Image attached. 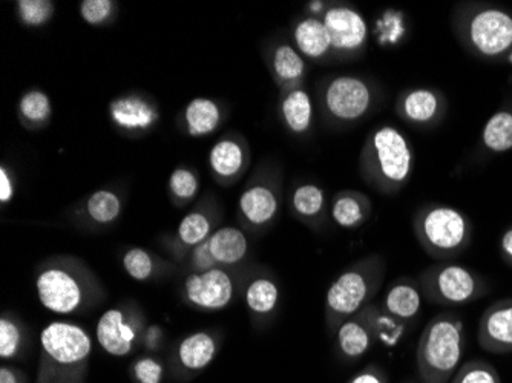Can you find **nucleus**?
I'll list each match as a JSON object with an SVG mask.
<instances>
[{
  "label": "nucleus",
  "mask_w": 512,
  "mask_h": 383,
  "mask_svg": "<svg viewBox=\"0 0 512 383\" xmlns=\"http://www.w3.org/2000/svg\"><path fill=\"white\" fill-rule=\"evenodd\" d=\"M451 33L477 59L500 62L512 51V11L502 5L465 0L454 5Z\"/></svg>",
  "instance_id": "nucleus-1"
},
{
  "label": "nucleus",
  "mask_w": 512,
  "mask_h": 383,
  "mask_svg": "<svg viewBox=\"0 0 512 383\" xmlns=\"http://www.w3.org/2000/svg\"><path fill=\"white\" fill-rule=\"evenodd\" d=\"M413 146L404 132L393 125L376 126L365 138L359 155L362 180L379 194H401L414 174Z\"/></svg>",
  "instance_id": "nucleus-2"
},
{
  "label": "nucleus",
  "mask_w": 512,
  "mask_h": 383,
  "mask_svg": "<svg viewBox=\"0 0 512 383\" xmlns=\"http://www.w3.org/2000/svg\"><path fill=\"white\" fill-rule=\"evenodd\" d=\"M92 339L73 322L56 321L40 333L37 383H85Z\"/></svg>",
  "instance_id": "nucleus-3"
},
{
  "label": "nucleus",
  "mask_w": 512,
  "mask_h": 383,
  "mask_svg": "<svg viewBox=\"0 0 512 383\" xmlns=\"http://www.w3.org/2000/svg\"><path fill=\"white\" fill-rule=\"evenodd\" d=\"M387 275V261L378 253H371L339 273L325 293V322L330 333L347 319L358 315L381 292Z\"/></svg>",
  "instance_id": "nucleus-4"
},
{
  "label": "nucleus",
  "mask_w": 512,
  "mask_h": 383,
  "mask_svg": "<svg viewBox=\"0 0 512 383\" xmlns=\"http://www.w3.org/2000/svg\"><path fill=\"white\" fill-rule=\"evenodd\" d=\"M465 324L454 313H439L422 330L416 348L417 376L421 383H450L462 367Z\"/></svg>",
  "instance_id": "nucleus-5"
},
{
  "label": "nucleus",
  "mask_w": 512,
  "mask_h": 383,
  "mask_svg": "<svg viewBox=\"0 0 512 383\" xmlns=\"http://www.w3.org/2000/svg\"><path fill=\"white\" fill-rule=\"evenodd\" d=\"M421 249L436 262L453 261L470 249L474 226L467 213L445 204H425L413 215Z\"/></svg>",
  "instance_id": "nucleus-6"
},
{
  "label": "nucleus",
  "mask_w": 512,
  "mask_h": 383,
  "mask_svg": "<svg viewBox=\"0 0 512 383\" xmlns=\"http://www.w3.org/2000/svg\"><path fill=\"white\" fill-rule=\"evenodd\" d=\"M385 89L362 76H336L325 82L321 105L325 117L341 126H352L381 109Z\"/></svg>",
  "instance_id": "nucleus-7"
},
{
  "label": "nucleus",
  "mask_w": 512,
  "mask_h": 383,
  "mask_svg": "<svg viewBox=\"0 0 512 383\" xmlns=\"http://www.w3.org/2000/svg\"><path fill=\"white\" fill-rule=\"evenodd\" d=\"M424 298L442 307L473 304L490 293V282L482 273L456 262H434L417 276Z\"/></svg>",
  "instance_id": "nucleus-8"
},
{
  "label": "nucleus",
  "mask_w": 512,
  "mask_h": 383,
  "mask_svg": "<svg viewBox=\"0 0 512 383\" xmlns=\"http://www.w3.org/2000/svg\"><path fill=\"white\" fill-rule=\"evenodd\" d=\"M40 304L56 315H73L88 302L92 287L85 273L71 264L54 262L40 270L36 279Z\"/></svg>",
  "instance_id": "nucleus-9"
},
{
  "label": "nucleus",
  "mask_w": 512,
  "mask_h": 383,
  "mask_svg": "<svg viewBox=\"0 0 512 383\" xmlns=\"http://www.w3.org/2000/svg\"><path fill=\"white\" fill-rule=\"evenodd\" d=\"M281 209V186L278 178L269 171L253 178L238 201L241 223L250 232H263L278 220Z\"/></svg>",
  "instance_id": "nucleus-10"
},
{
  "label": "nucleus",
  "mask_w": 512,
  "mask_h": 383,
  "mask_svg": "<svg viewBox=\"0 0 512 383\" xmlns=\"http://www.w3.org/2000/svg\"><path fill=\"white\" fill-rule=\"evenodd\" d=\"M322 20L332 39L333 54L342 59H356L365 53L370 28L361 11L347 4L330 5Z\"/></svg>",
  "instance_id": "nucleus-11"
},
{
  "label": "nucleus",
  "mask_w": 512,
  "mask_h": 383,
  "mask_svg": "<svg viewBox=\"0 0 512 383\" xmlns=\"http://www.w3.org/2000/svg\"><path fill=\"white\" fill-rule=\"evenodd\" d=\"M444 92L431 86H416L399 92L394 100V112L402 122L421 131H431L442 125L448 114Z\"/></svg>",
  "instance_id": "nucleus-12"
},
{
  "label": "nucleus",
  "mask_w": 512,
  "mask_h": 383,
  "mask_svg": "<svg viewBox=\"0 0 512 383\" xmlns=\"http://www.w3.org/2000/svg\"><path fill=\"white\" fill-rule=\"evenodd\" d=\"M237 282L223 267L194 272L184 281V298L189 304L204 311H220L235 299Z\"/></svg>",
  "instance_id": "nucleus-13"
},
{
  "label": "nucleus",
  "mask_w": 512,
  "mask_h": 383,
  "mask_svg": "<svg viewBox=\"0 0 512 383\" xmlns=\"http://www.w3.org/2000/svg\"><path fill=\"white\" fill-rule=\"evenodd\" d=\"M140 331L138 319L126 315L122 308H109L97 324V342L111 356L125 357L134 351Z\"/></svg>",
  "instance_id": "nucleus-14"
},
{
  "label": "nucleus",
  "mask_w": 512,
  "mask_h": 383,
  "mask_svg": "<svg viewBox=\"0 0 512 383\" xmlns=\"http://www.w3.org/2000/svg\"><path fill=\"white\" fill-rule=\"evenodd\" d=\"M477 342L491 354L512 353V298L499 299L483 311Z\"/></svg>",
  "instance_id": "nucleus-15"
},
{
  "label": "nucleus",
  "mask_w": 512,
  "mask_h": 383,
  "mask_svg": "<svg viewBox=\"0 0 512 383\" xmlns=\"http://www.w3.org/2000/svg\"><path fill=\"white\" fill-rule=\"evenodd\" d=\"M375 344L370 305L359 311L358 315L347 319L335 333L336 354L345 362H358L370 353Z\"/></svg>",
  "instance_id": "nucleus-16"
},
{
  "label": "nucleus",
  "mask_w": 512,
  "mask_h": 383,
  "mask_svg": "<svg viewBox=\"0 0 512 383\" xmlns=\"http://www.w3.org/2000/svg\"><path fill=\"white\" fill-rule=\"evenodd\" d=\"M421 285L411 276H399L388 285L381 307L388 315L399 321L411 325L421 315L422 301H424Z\"/></svg>",
  "instance_id": "nucleus-17"
},
{
  "label": "nucleus",
  "mask_w": 512,
  "mask_h": 383,
  "mask_svg": "<svg viewBox=\"0 0 512 383\" xmlns=\"http://www.w3.org/2000/svg\"><path fill=\"white\" fill-rule=\"evenodd\" d=\"M267 65L281 91L301 88L307 76L306 59L292 43H276L267 54Z\"/></svg>",
  "instance_id": "nucleus-18"
},
{
  "label": "nucleus",
  "mask_w": 512,
  "mask_h": 383,
  "mask_svg": "<svg viewBox=\"0 0 512 383\" xmlns=\"http://www.w3.org/2000/svg\"><path fill=\"white\" fill-rule=\"evenodd\" d=\"M244 299H246L253 324L261 325L269 322V319L275 315L281 299V290L272 273H253L246 284Z\"/></svg>",
  "instance_id": "nucleus-19"
},
{
  "label": "nucleus",
  "mask_w": 512,
  "mask_h": 383,
  "mask_svg": "<svg viewBox=\"0 0 512 383\" xmlns=\"http://www.w3.org/2000/svg\"><path fill=\"white\" fill-rule=\"evenodd\" d=\"M212 172L226 183L237 181L249 166V148L244 138L226 137L209 154Z\"/></svg>",
  "instance_id": "nucleus-20"
},
{
  "label": "nucleus",
  "mask_w": 512,
  "mask_h": 383,
  "mask_svg": "<svg viewBox=\"0 0 512 383\" xmlns=\"http://www.w3.org/2000/svg\"><path fill=\"white\" fill-rule=\"evenodd\" d=\"M279 118L290 134L296 137L309 134L315 120V108L309 92L302 86L283 91L279 99Z\"/></svg>",
  "instance_id": "nucleus-21"
},
{
  "label": "nucleus",
  "mask_w": 512,
  "mask_h": 383,
  "mask_svg": "<svg viewBox=\"0 0 512 383\" xmlns=\"http://www.w3.org/2000/svg\"><path fill=\"white\" fill-rule=\"evenodd\" d=\"M293 43L304 59L322 60L332 56V39L321 17H302L293 28Z\"/></svg>",
  "instance_id": "nucleus-22"
},
{
  "label": "nucleus",
  "mask_w": 512,
  "mask_h": 383,
  "mask_svg": "<svg viewBox=\"0 0 512 383\" xmlns=\"http://www.w3.org/2000/svg\"><path fill=\"white\" fill-rule=\"evenodd\" d=\"M109 117L126 131H146L158 122V111L137 95H126L109 105Z\"/></svg>",
  "instance_id": "nucleus-23"
},
{
  "label": "nucleus",
  "mask_w": 512,
  "mask_h": 383,
  "mask_svg": "<svg viewBox=\"0 0 512 383\" xmlns=\"http://www.w3.org/2000/svg\"><path fill=\"white\" fill-rule=\"evenodd\" d=\"M373 215L370 197L358 190H342L330 204V217L345 230L361 229Z\"/></svg>",
  "instance_id": "nucleus-24"
},
{
  "label": "nucleus",
  "mask_w": 512,
  "mask_h": 383,
  "mask_svg": "<svg viewBox=\"0 0 512 383\" xmlns=\"http://www.w3.org/2000/svg\"><path fill=\"white\" fill-rule=\"evenodd\" d=\"M218 353V341L209 331L189 334L178 344L177 361L184 371L200 373L214 362Z\"/></svg>",
  "instance_id": "nucleus-25"
},
{
  "label": "nucleus",
  "mask_w": 512,
  "mask_h": 383,
  "mask_svg": "<svg viewBox=\"0 0 512 383\" xmlns=\"http://www.w3.org/2000/svg\"><path fill=\"white\" fill-rule=\"evenodd\" d=\"M209 249L218 267H235L249 255V239L238 227H221L209 239Z\"/></svg>",
  "instance_id": "nucleus-26"
},
{
  "label": "nucleus",
  "mask_w": 512,
  "mask_h": 383,
  "mask_svg": "<svg viewBox=\"0 0 512 383\" xmlns=\"http://www.w3.org/2000/svg\"><path fill=\"white\" fill-rule=\"evenodd\" d=\"M290 209L302 223L318 227L324 220L327 210L324 189L316 183L298 184L290 195Z\"/></svg>",
  "instance_id": "nucleus-27"
},
{
  "label": "nucleus",
  "mask_w": 512,
  "mask_h": 383,
  "mask_svg": "<svg viewBox=\"0 0 512 383\" xmlns=\"http://www.w3.org/2000/svg\"><path fill=\"white\" fill-rule=\"evenodd\" d=\"M482 148L490 154L499 155L512 151V108L505 106L494 112L482 129Z\"/></svg>",
  "instance_id": "nucleus-28"
},
{
  "label": "nucleus",
  "mask_w": 512,
  "mask_h": 383,
  "mask_svg": "<svg viewBox=\"0 0 512 383\" xmlns=\"http://www.w3.org/2000/svg\"><path fill=\"white\" fill-rule=\"evenodd\" d=\"M221 109L214 100L198 99L191 100L184 111V123L191 137H204L212 134L221 123Z\"/></svg>",
  "instance_id": "nucleus-29"
},
{
  "label": "nucleus",
  "mask_w": 512,
  "mask_h": 383,
  "mask_svg": "<svg viewBox=\"0 0 512 383\" xmlns=\"http://www.w3.org/2000/svg\"><path fill=\"white\" fill-rule=\"evenodd\" d=\"M371 325L375 331L376 342L385 347H396L407 333L408 325L388 315L381 305L370 304Z\"/></svg>",
  "instance_id": "nucleus-30"
},
{
  "label": "nucleus",
  "mask_w": 512,
  "mask_h": 383,
  "mask_svg": "<svg viewBox=\"0 0 512 383\" xmlns=\"http://www.w3.org/2000/svg\"><path fill=\"white\" fill-rule=\"evenodd\" d=\"M407 33L408 23L404 11L388 8L376 19L375 36L384 48L404 42Z\"/></svg>",
  "instance_id": "nucleus-31"
},
{
  "label": "nucleus",
  "mask_w": 512,
  "mask_h": 383,
  "mask_svg": "<svg viewBox=\"0 0 512 383\" xmlns=\"http://www.w3.org/2000/svg\"><path fill=\"white\" fill-rule=\"evenodd\" d=\"M86 213L94 223L112 224L122 213V200L112 190H97L86 201Z\"/></svg>",
  "instance_id": "nucleus-32"
},
{
  "label": "nucleus",
  "mask_w": 512,
  "mask_h": 383,
  "mask_svg": "<svg viewBox=\"0 0 512 383\" xmlns=\"http://www.w3.org/2000/svg\"><path fill=\"white\" fill-rule=\"evenodd\" d=\"M211 218L203 212H192L178 224L177 239L184 247H197L212 235Z\"/></svg>",
  "instance_id": "nucleus-33"
},
{
  "label": "nucleus",
  "mask_w": 512,
  "mask_h": 383,
  "mask_svg": "<svg viewBox=\"0 0 512 383\" xmlns=\"http://www.w3.org/2000/svg\"><path fill=\"white\" fill-rule=\"evenodd\" d=\"M51 100L39 89L28 91L19 102V112L23 120L31 126L45 125L51 117Z\"/></svg>",
  "instance_id": "nucleus-34"
},
{
  "label": "nucleus",
  "mask_w": 512,
  "mask_h": 383,
  "mask_svg": "<svg viewBox=\"0 0 512 383\" xmlns=\"http://www.w3.org/2000/svg\"><path fill=\"white\" fill-rule=\"evenodd\" d=\"M450 383H503L499 370L485 359H471L454 374Z\"/></svg>",
  "instance_id": "nucleus-35"
},
{
  "label": "nucleus",
  "mask_w": 512,
  "mask_h": 383,
  "mask_svg": "<svg viewBox=\"0 0 512 383\" xmlns=\"http://www.w3.org/2000/svg\"><path fill=\"white\" fill-rule=\"evenodd\" d=\"M123 269L135 281H148L155 272V261L148 250L132 247L123 256Z\"/></svg>",
  "instance_id": "nucleus-36"
},
{
  "label": "nucleus",
  "mask_w": 512,
  "mask_h": 383,
  "mask_svg": "<svg viewBox=\"0 0 512 383\" xmlns=\"http://www.w3.org/2000/svg\"><path fill=\"white\" fill-rule=\"evenodd\" d=\"M54 13L53 2L46 0H19L17 2V14L20 22L27 27H43L50 22Z\"/></svg>",
  "instance_id": "nucleus-37"
},
{
  "label": "nucleus",
  "mask_w": 512,
  "mask_h": 383,
  "mask_svg": "<svg viewBox=\"0 0 512 383\" xmlns=\"http://www.w3.org/2000/svg\"><path fill=\"white\" fill-rule=\"evenodd\" d=\"M23 333L17 322L10 318L0 319V357L14 359L22 350Z\"/></svg>",
  "instance_id": "nucleus-38"
},
{
  "label": "nucleus",
  "mask_w": 512,
  "mask_h": 383,
  "mask_svg": "<svg viewBox=\"0 0 512 383\" xmlns=\"http://www.w3.org/2000/svg\"><path fill=\"white\" fill-rule=\"evenodd\" d=\"M169 190L177 200L191 201L198 194V178L186 167H178L169 177Z\"/></svg>",
  "instance_id": "nucleus-39"
},
{
  "label": "nucleus",
  "mask_w": 512,
  "mask_h": 383,
  "mask_svg": "<svg viewBox=\"0 0 512 383\" xmlns=\"http://www.w3.org/2000/svg\"><path fill=\"white\" fill-rule=\"evenodd\" d=\"M165 368L154 357H140L132 365V377L137 383H161Z\"/></svg>",
  "instance_id": "nucleus-40"
},
{
  "label": "nucleus",
  "mask_w": 512,
  "mask_h": 383,
  "mask_svg": "<svg viewBox=\"0 0 512 383\" xmlns=\"http://www.w3.org/2000/svg\"><path fill=\"white\" fill-rule=\"evenodd\" d=\"M114 11L111 0H85L80 4V16L89 25H102Z\"/></svg>",
  "instance_id": "nucleus-41"
},
{
  "label": "nucleus",
  "mask_w": 512,
  "mask_h": 383,
  "mask_svg": "<svg viewBox=\"0 0 512 383\" xmlns=\"http://www.w3.org/2000/svg\"><path fill=\"white\" fill-rule=\"evenodd\" d=\"M191 262L195 272H206V270L218 267L217 261H215L214 256H212V252L211 249H209V243H207V241L198 244L197 247L192 249Z\"/></svg>",
  "instance_id": "nucleus-42"
},
{
  "label": "nucleus",
  "mask_w": 512,
  "mask_h": 383,
  "mask_svg": "<svg viewBox=\"0 0 512 383\" xmlns=\"http://www.w3.org/2000/svg\"><path fill=\"white\" fill-rule=\"evenodd\" d=\"M347 383H390V377L381 365L371 364L359 371Z\"/></svg>",
  "instance_id": "nucleus-43"
},
{
  "label": "nucleus",
  "mask_w": 512,
  "mask_h": 383,
  "mask_svg": "<svg viewBox=\"0 0 512 383\" xmlns=\"http://www.w3.org/2000/svg\"><path fill=\"white\" fill-rule=\"evenodd\" d=\"M14 197V183L7 167H0V203L8 204Z\"/></svg>",
  "instance_id": "nucleus-44"
},
{
  "label": "nucleus",
  "mask_w": 512,
  "mask_h": 383,
  "mask_svg": "<svg viewBox=\"0 0 512 383\" xmlns=\"http://www.w3.org/2000/svg\"><path fill=\"white\" fill-rule=\"evenodd\" d=\"M499 252L503 261L512 269V226L500 236Z\"/></svg>",
  "instance_id": "nucleus-45"
},
{
  "label": "nucleus",
  "mask_w": 512,
  "mask_h": 383,
  "mask_svg": "<svg viewBox=\"0 0 512 383\" xmlns=\"http://www.w3.org/2000/svg\"><path fill=\"white\" fill-rule=\"evenodd\" d=\"M161 339H163V331L157 325H151L148 330L145 331V342L146 348L151 351L158 350L160 347Z\"/></svg>",
  "instance_id": "nucleus-46"
},
{
  "label": "nucleus",
  "mask_w": 512,
  "mask_h": 383,
  "mask_svg": "<svg viewBox=\"0 0 512 383\" xmlns=\"http://www.w3.org/2000/svg\"><path fill=\"white\" fill-rule=\"evenodd\" d=\"M0 383H25L23 374L10 367L0 368Z\"/></svg>",
  "instance_id": "nucleus-47"
},
{
  "label": "nucleus",
  "mask_w": 512,
  "mask_h": 383,
  "mask_svg": "<svg viewBox=\"0 0 512 383\" xmlns=\"http://www.w3.org/2000/svg\"><path fill=\"white\" fill-rule=\"evenodd\" d=\"M505 60H506V62L509 63V65L512 66V51H511V53L508 54V56H506Z\"/></svg>",
  "instance_id": "nucleus-48"
},
{
  "label": "nucleus",
  "mask_w": 512,
  "mask_h": 383,
  "mask_svg": "<svg viewBox=\"0 0 512 383\" xmlns=\"http://www.w3.org/2000/svg\"><path fill=\"white\" fill-rule=\"evenodd\" d=\"M404 383H419V382H414V380H407V382H404Z\"/></svg>",
  "instance_id": "nucleus-49"
}]
</instances>
